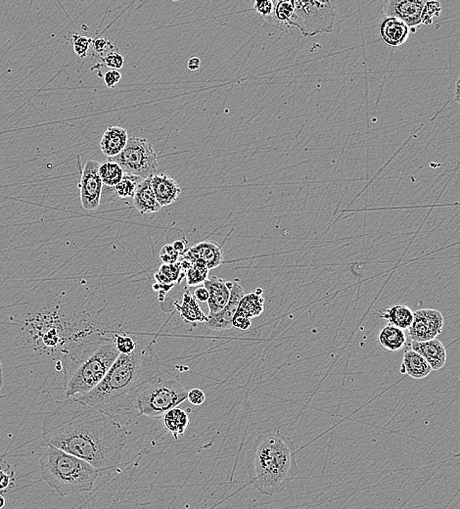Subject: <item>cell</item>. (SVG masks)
<instances>
[{"label": "cell", "mask_w": 460, "mask_h": 509, "mask_svg": "<svg viewBox=\"0 0 460 509\" xmlns=\"http://www.w3.org/2000/svg\"><path fill=\"white\" fill-rule=\"evenodd\" d=\"M187 400H189L190 404L193 405H203L205 400H206V395H205V393L201 389L194 388V389L189 391Z\"/></svg>", "instance_id": "d590c367"}, {"label": "cell", "mask_w": 460, "mask_h": 509, "mask_svg": "<svg viewBox=\"0 0 460 509\" xmlns=\"http://www.w3.org/2000/svg\"><path fill=\"white\" fill-rule=\"evenodd\" d=\"M187 67H189L190 71H196L201 67V60L198 57L190 58L189 63H187Z\"/></svg>", "instance_id": "7bdbcfd3"}, {"label": "cell", "mask_w": 460, "mask_h": 509, "mask_svg": "<svg viewBox=\"0 0 460 509\" xmlns=\"http://www.w3.org/2000/svg\"><path fill=\"white\" fill-rule=\"evenodd\" d=\"M442 6L438 1H426L422 11L423 25H431L436 17H439Z\"/></svg>", "instance_id": "4dcf8cb0"}, {"label": "cell", "mask_w": 460, "mask_h": 509, "mask_svg": "<svg viewBox=\"0 0 460 509\" xmlns=\"http://www.w3.org/2000/svg\"><path fill=\"white\" fill-rule=\"evenodd\" d=\"M93 40L91 38L79 36V33H73V45L74 50L77 55L81 58H84L88 54L89 47Z\"/></svg>", "instance_id": "1f68e13d"}, {"label": "cell", "mask_w": 460, "mask_h": 509, "mask_svg": "<svg viewBox=\"0 0 460 509\" xmlns=\"http://www.w3.org/2000/svg\"><path fill=\"white\" fill-rule=\"evenodd\" d=\"M109 160L119 164L125 173L142 180L150 178L157 173L158 155L150 142L141 137L129 139L122 153Z\"/></svg>", "instance_id": "ba28073f"}, {"label": "cell", "mask_w": 460, "mask_h": 509, "mask_svg": "<svg viewBox=\"0 0 460 509\" xmlns=\"http://www.w3.org/2000/svg\"><path fill=\"white\" fill-rule=\"evenodd\" d=\"M295 443L276 432L257 437L248 453L250 484L262 496L283 493L297 478L300 469Z\"/></svg>", "instance_id": "3957f363"}, {"label": "cell", "mask_w": 460, "mask_h": 509, "mask_svg": "<svg viewBox=\"0 0 460 509\" xmlns=\"http://www.w3.org/2000/svg\"><path fill=\"white\" fill-rule=\"evenodd\" d=\"M163 421L164 425L172 433L173 438L178 440L180 437L184 435L189 425V414L184 409L175 407L163 416Z\"/></svg>", "instance_id": "cb8c5ba5"}, {"label": "cell", "mask_w": 460, "mask_h": 509, "mask_svg": "<svg viewBox=\"0 0 460 509\" xmlns=\"http://www.w3.org/2000/svg\"><path fill=\"white\" fill-rule=\"evenodd\" d=\"M401 368L402 373H406L413 379H423L432 373L427 361L413 350L404 353Z\"/></svg>", "instance_id": "ffe728a7"}, {"label": "cell", "mask_w": 460, "mask_h": 509, "mask_svg": "<svg viewBox=\"0 0 460 509\" xmlns=\"http://www.w3.org/2000/svg\"><path fill=\"white\" fill-rule=\"evenodd\" d=\"M274 15L281 23L290 26L292 23L293 17L295 15V3L294 1H280L274 3Z\"/></svg>", "instance_id": "83f0119b"}, {"label": "cell", "mask_w": 460, "mask_h": 509, "mask_svg": "<svg viewBox=\"0 0 460 509\" xmlns=\"http://www.w3.org/2000/svg\"><path fill=\"white\" fill-rule=\"evenodd\" d=\"M253 7L257 13L264 17L271 16V14L274 12V2L271 1V0L254 1L253 2Z\"/></svg>", "instance_id": "e575fe53"}, {"label": "cell", "mask_w": 460, "mask_h": 509, "mask_svg": "<svg viewBox=\"0 0 460 509\" xmlns=\"http://www.w3.org/2000/svg\"><path fill=\"white\" fill-rule=\"evenodd\" d=\"M93 45L95 52L100 53V54H102L104 52H107V53L111 52L109 47H114L113 43L106 40V38H97V40H93Z\"/></svg>", "instance_id": "74e56055"}, {"label": "cell", "mask_w": 460, "mask_h": 509, "mask_svg": "<svg viewBox=\"0 0 460 509\" xmlns=\"http://www.w3.org/2000/svg\"><path fill=\"white\" fill-rule=\"evenodd\" d=\"M122 79V74L118 70H109L104 75V81L106 86L109 88H114Z\"/></svg>", "instance_id": "8d00e7d4"}, {"label": "cell", "mask_w": 460, "mask_h": 509, "mask_svg": "<svg viewBox=\"0 0 460 509\" xmlns=\"http://www.w3.org/2000/svg\"><path fill=\"white\" fill-rule=\"evenodd\" d=\"M40 475L60 496L90 493L100 471L86 460L48 446L40 458Z\"/></svg>", "instance_id": "277c9868"}, {"label": "cell", "mask_w": 460, "mask_h": 509, "mask_svg": "<svg viewBox=\"0 0 460 509\" xmlns=\"http://www.w3.org/2000/svg\"><path fill=\"white\" fill-rule=\"evenodd\" d=\"M189 260L192 265L211 270L220 267L223 263V249L218 243L204 241L192 246L182 256Z\"/></svg>", "instance_id": "4fadbf2b"}, {"label": "cell", "mask_w": 460, "mask_h": 509, "mask_svg": "<svg viewBox=\"0 0 460 509\" xmlns=\"http://www.w3.org/2000/svg\"><path fill=\"white\" fill-rule=\"evenodd\" d=\"M6 506V499L0 494V509L3 508Z\"/></svg>", "instance_id": "bcb514c9"}, {"label": "cell", "mask_w": 460, "mask_h": 509, "mask_svg": "<svg viewBox=\"0 0 460 509\" xmlns=\"http://www.w3.org/2000/svg\"><path fill=\"white\" fill-rule=\"evenodd\" d=\"M175 308L180 313V317L187 323L208 322V315H205L203 311L200 308L198 301L189 290H185L182 297V304L180 305L175 303Z\"/></svg>", "instance_id": "7402d4cb"}, {"label": "cell", "mask_w": 460, "mask_h": 509, "mask_svg": "<svg viewBox=\"0 0 460 509\" xmlns=\"http://www.w3.org/2000/svg\"><path fill=\"white\" fill-rule=\"evenodd\" d=\"M42 430L47 445L86 460L98 471L119 463L127 444L119 422L72 398L55 402Z\"/></svg>", "instance_id": "6da1fadb"}, {"label": "cell", "mask_w": 460, "mask_h": 509, "mask_svg": "<svg viewBox=\"0 0 460 509\" xmlns=\"http://www.w3.org/2000/svg\"><path fill=\"white\" fill-rule=\"evenodd\" d=\"M180 256L177 251H175L173 244H166L160 251V259L163 264L173 265L180 260Z\"/></svg>", "instance_id": "d6a6232c"}, {"label": "cell", "mask_w": 460, "mask_h": 509, "mask_svg": "<svg viewBox=\"0 0 460 509\" xmlns=\"http://www.w3.org/2000/svg\"><path fill=\"white\" fill-rule=\"evenodd\" d=\"M134 206L141 214L157 213L162 209L151 185V178L142 180L134 196Z\"/></svg>", "instance_id": "d6986e66"}, {"label": "cell", "mask_w": 460, "mask_h": 509, "mask_svg": "<svg viewBox=\"0 0 460 509\" xmlns=\"http://www.w3.org/2000/svg\"><path fill=\"white\" fill-rule=\"evenodd\" d=\"M442 313L433 308H421L414 312L413 322L408 332L411 341L426 342L436 339L444 328Z\"/></svg>", "instance_id": "9c48e42d"}, {"label": "cell", "mask_w": 460, "mask_h": 509, "mask_svg": "<svg viewBox=\"0 0 460 509\" xmlns=\"http://www.w3.org/2000/svg\"><path fill=\"white\" fill-rule=\"evenodd\" d=\"M100 166L98 162L89 160L81 171L79 188L81 206L86 211H95L100 206L103 182L100 175Z\"/></svg>", "instance_id": "30bf717a"}, {"label": "cell", "mask_w": 460, "mask_h": 509, "mask_svg": "<svg viewBox=\"0 0 460 509\" xmlns=\"http://www.w3.org/2000/svg\"><path fill=\"white\" fill-rule=\"evenodd\" d=\"M187 395L189 391L180 381L159 376L142 388L137 396L136 409L139 416L160 418L187 400Z\"/></svg>", "instance_id": "8992f818"}, {"label": "cell", "mask_w": 460, "mask_h": 509, "mask_svg": "<svg viewBox=\"0 0 460 509\" xmlns=\"http://www.w3.org/2000/svg\"><path fill=\"white\" fill-rule=\"evenodd\" d=\"M262 289H257L256 292L245 294L241 300L236 315L248 318H254L261 315L264 310V298L262 297Z\"/></svg>", "instance_id": "d4e9b609"}, {"label": "cell", "mask_w": 460, "mask_h": 509, "mask_svg": "<svg viewBox=\"0 0 460 509\" xmlns=\"http://www.w3.org/2000/svg\"><path fill=\"white\" fill-rule=\"evenodd\" d=\"M193 296L197 301L201 302V303H207L209 300V292L204 285L196 287Z\"/></svg>", "instance_id": "ab89813d"}, {"label": "cell", "mask_w": 460, "mask_h": 509, "mask_svg": "<svg viewBox=\"0 0 460 509\" xmlns=\"http://www.w3.org/2000/svg\"><path fill=\"white\" fill-rule=\"evenodd\" d=\"M426 1L424 0H387L383 3L382 10L386 18L399 19L411 30L422 24V11Z\"/></svg>", "instance_id": "8fae6325"}, {"label": "cell", "mask_w": 460, "mask_h": 509, "mask_svg": "<svg viewBox=\"0 0 460 509\" xmlns=\"http://www.w3.org/2000/svg\"><path fill=\"white\" fill-rule=\"evenodd\" d=\"M209 269L198 265H192V267L185 274L189 286H197L203 284L208 279Z\"/></svg>", "instance_id": "f546056e"}, {"label": "cell", "mask_w": 460, "mask_h": 509, "mask_svg": "<svg viewBox=\"0 0 460 509\" xmlns=\"http://www.w3.org/2000/svg\"><path fill=\"white\" fill-rule=\"evenodd\" d=\"M10 475L4 471V470L0 469V491L8 488L9 485H10Z\"/></svg>", "instance_id": "60d3db41"}, {"label": "cell", "mask_w": 460, "mask_h": 509, "mask_svg": "<svg viewBox=\"0 0 460 509\" xmlns=\"http://www.w3.org/2000/svg\"><path fill=\"white\" fill-rule=\"evenodd\" d=\"M203 285L209 292V300L207 302L209 315L221 312L230 301L232 282L226 281L221 277L212 276L208 277Z\"/></svg>", "instance_id": "5bb4252c"}, {"label": "cell", "mask_w": 460, "mask_h": 509, "mask_svg": "<svg viewBox=\"0 0 460 509\" xmlns=\"http://www.w3.org/2000/svg\"><path fill=\"white\" fill-rule=\"evenodd\" d=\"M166 373L168 368H164L151 342L137 337L134 353L120 354L97 387L72 399L102 412L120 425L129 424L139 416L136 399L142 388Z\"/></svg>", "instance_id": "7a4b0ae2"}, {"label": "cell", "mask_w": 460, "mask_h": 509, "mask_svg": "<svg viewBox=\"0 0 460 509\" xmlns=\"http://www.w3.org/2000/svg\"><path fill=\"white\" fill-rule=\"evenodd\" d=\"M2 385H3V375H2L1 361H0V393H1Z\"/></svg>", "instance_id": "f6af8a7d"}, {"label": "cell", "mask_w": 460, "mask_h": 509, "mask_svg": "<svg viewBox=\"0 0 460 509\" xmlns=\"http://www.w3.org/2000/svg\"><path fill=\"white\" fill-rule=\"evenodd\" d=\"M106 66L110 68V70H119L122 69L125 65V58L120 53L117 52H111L106 54L103 58Z\"/></svg>", "instance_id": "836d02e7"}, {"label": "cell", "mask_w": 460, "mask_h": 509, "mask_svg": "<svg viewBox=\"0 0 460 509\" xmlns=\"http://www.w3.org/2000/svg\"><path fill=\"white\" fill-rule=\"evenodd\" d=\"M455 99H457V103L460 105V76L457 79V84H455Z\"/></svg>", "instance_id": "ee69618b"}, {"label": "cell", "mask_w": 460, "mask_h": 509, "mask_svg": "<svg viewBox=\"0 0 460 509\" xmlns=\"http://www.w3.org/2000/svg\"><path fill=\"white\" fill-rule=\"evenodd\" d=\"M187 241L183 240L175 241V242L173 243V248H175V251H177V252L180 253V256L184 255L185 252H187Z\"/></svg>", "instance_id": "b9f144b4"}, {"label": "cell", "mask_w": 460, "mask_h": 509, "mask_svg": "<svg viewBox=\"0 0 460 509\" xmlns=\"http://www.w3.org/2000/svg\"><path fill=\"white\" fill-rule=\"evenodd\" d=\"M112 339L101 345L95 353L79 364L68 378L65 388V398L88 394L102 382L110 368L120 356Z\"/></svg>", "instance_id": "5b68a950"}, {"label": "cell", "mask_w": 460, "mask_h": 509, "mask_svg": "<svg viewBox=\"0 0 460 509\" xmlns=\"http://www.w3.org/2000/svg\"><path fill=\"white\" fill-rule=\"evenodd\" d=\"M100 175L103 185L108 187H115L124 178L125 172L119 164L109 160L100 164Z\"/></svg>", "instance_id": "484cf974"}, {"label": "cell", "mask_w": 460, "mask_h": 509, "mask_svg": "<svg viewBox=\"0 0 460 509\" xmlns=\"http://www.w3.org/2000/svg\"><path fill=\"white\" fill-rule=\"evenodd\" d=\"M379 35L389 47H397L408 42L411 29L397 18H385L379 26Z\"/></svg>", "instance_id": "e0dca14e"}, {"label": "cell", "mask_w": 460, "mask_h": 509, "mask_svg": "<svg viewBox=\"0 0 460 509\" xmlns=\"http://www.w3.org/2000/svg\"><path fill=\"white\" fill-rule=\"evenodd\" d=\"M251 318L242 317L239 315H235V318H233L232 327L237 328V329L248 330L251 327Z\"/></svg>", "instance_id": "f35d334b"}, {"label": "cell", "mask_w": 460, "mask_h": 509, "mask_svg": "<svg viewBox=\"0 0 460 509\" xmlns=\"http://www.w3.org/2000/svg\"><path fill=\"white\" fill-rule=\"evenodd\" d=\"M411 350L423 357L432 370H439L447 363V350L440 340L426 342H411Z\"/></svg>", "instance_id": "9a60e30c"}, {"label": "cell", "mask_w": 460, "mask_h": 509, "mask_svg": "<svg viewBox=\"0 0 460 509\" xmlns=\"http://www.w3.org/2000/svg\"><path fill=\"white\" fill-rule=\"evenodd\" d=\"M295 15L291 26H295L305 38H312L333 31L335 6L332 1H294Z\"/></svg>", "instance_id": "52a82bcc"}, {"label": "cell", "mask_w": 460, "mask_h": 509, "mask_svg": "<svg viewBox=\"0 0 460 509\" xmlns=\"http://www.w3.org/2000/svg\"><path fill=\"white\" fill-rule=\"evenodd\" d=\"M141 180L142 178L125 173L122 180L114 187L115 192L117 193L118 197L122 198V199L134 198L136 188Z\"/></svg>", "instance_id": "4316f807"}, {"label": "cell", "mask_w": 460, "mask_h": 509, "mask_svg": "<svg viewBox=\"0 0 460 509\" xmlns=\"http://www.w3.org/2000/svg\"><path fill=\"white\" fill-rule=\"evenodd\" d=\"M114 342L120 354L134 353L137 347V337L125 332H115Z\"/></svg>", "instance_id": "f1b7e54d"}, {"label": "cell", "mask_w": 460, "mask_h": 509, "mask_svg": "<svg viewBox=\"0 0 460 509\" xmlns=\"http://www.w3.org/2000/svg\"><path fill=\"white\" fill-rule=\"evenodd\" d=\"M377 339L380 346L390 352L401 351L406 344L404 330L390 324L380 330Z\"/></svg>", "instance_id": "603a6c76"}, {"label": "cell", "mask_w": 460, "mask_h": 509, "mask_svg": "<svg viewBox=\"0 0 460 509\" xmlns=\"http://www.w3.org/2000/svg\"><path fill=\"white\" fill-rule=\"evenodd\" d=\"M245 296L243 287L241 286L239 281L235 279L232 281L230 298L228 305L221 312L208 315V322H206L207 327L214 331H223L232 328L233 318L237 313L238 307L243 297Z\"/></svg>", "instance_id": "7c38bea8"}, {"label": "cell", "mask_w": 460, "mask_h": 509, "mask_svg": "<svg viewBox=\"0 0 460 509\" xmlns=\"http://www.w3.org/2000/svg\"><path fill=\"white\" fill-rule=\"evenodd\" d=\"M376 315L387 320L388 324L402 330H408L413 322L414 312L408 306L396 305L378 311Z\"/></svg>", "instance_id": "44dd1931"}, {"label": "cell", "mask_w": 460, "mask_h": 509, "mask_svg": "<svg viewBox=\"0 0 460 509\" xmlns=\"http://www.w3.org/2000/svg\"><path fill=\"white\" fill-rule=\"evenodd\" d=\"M129 142L127 130L119 125H110L100 141L101 151L110 158L119 155Z\"/></svg>", "instance_id": "ac0fdd59"}, {"label": "cell", "mask_w": 460, "mask_h": 509, "mask_svg": "<svg viewBox=\"0 0 460 509\" xmlns=\"http://www.w3.org/2000/svg\"><path fill=\"white\" fill-rule=\"evenodd\" d=\"M151 185L159 204L162 208L170 206L173 202L177 201L182 192V188L178 185L177 180L165 173H156L153 175L151 178Z\"/></svg>", "instance_id": "2e32d148"}]
</instances>
